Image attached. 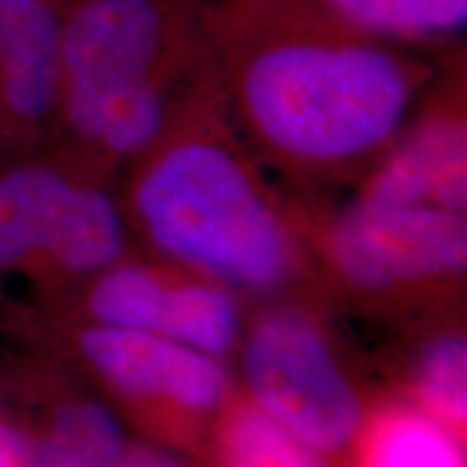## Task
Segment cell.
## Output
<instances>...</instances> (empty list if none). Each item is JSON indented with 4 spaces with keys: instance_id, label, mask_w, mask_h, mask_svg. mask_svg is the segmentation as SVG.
Returning <instances> with one entry per match:
<instances>
[{
    "instance_id": "cell-4",
    "label": "cell",
    "mask_w": 467,
    "mask_h": 467,
    "mask_svg": "<svg viewBox=\"0 0 467 467\" xmlns=\"http://www.w3.org/2000/svg\"><path fill=\"white\" fill-rule=\"evenodd\" d=\"M243 370L254 405L318 452L342 451L361 433L358 389L306 314L275 309L255 320Z\"/></svg>"
},
{
    "instance_id": "cell-15",
    "label": "cell",
    "mask_w": 467,
    "mask_h": 467,
    "mask_svg": "<svg viewBox=\"0 0 467 467\" xmlns=\"http://www.w3.org/2000/svg\"><path fill=\"white\" fill-rule=\"evenodd\" d=\"M221 467H327L320 452L254 402L225 411L217 433Z\"/></svg>"
},
{
    "instance_id": "cell-10",
    "label": "cell",
    "mask_w": 467,
    "mask_h": 467,
    "mask_svg": "<svg viewBox=\"0 0 467 467\" xmlns=\"http://www.w3.org/2000/svg\"><path fill=\"white\" fill-rule=\"evenodd\" d=\"M74 161L22 159L0 171V275L33 268L78 178Z\"/></svg>"
},
{
    "instance_id": "cell-9",
    "label": "cell",
    "mask_w": 467,
    "mask_h": 467,
    "mask_svg": "<svg viewBox=\"0 0 467 467\" xmlns=\"http://www.w3.org/2000/svg\"><path fill=\"white\" fill-rule=\"evenodd\" d=\"M465 121L437 110L402 130L368 175L361 202L381 206H435L465 214Z\"/></svg>"
},
{
    "instance_id": "cell-2",
    "label": "cell",
    "mask_w": 467,
    "mask_h": 467,
    "mask_svg": "<svg viewBox=\"0 0 467 467\" xmlns=\"http://www.w3.org/2000/svg\"><path fill=\"white\" fill-rule=\"evenodd\" d=\"M130 178V206L169 258L230 288L268 295L299 266L285 219L234 141L213 76L186 100Z\"/></svg>"
},
{
    "instance_id": "cell-5",
    "label": "cell",
    "mask_w": 467,
    "mask_h": 467,
    "mask_svg": "<svg viewBox=\"0 0 467 467\" xmlns=\"http://www.w3.org/2000/svg\"><path fill=\"white\" fill-rule=\"evenodd\" d=\"M325 251L337 275L368 295L454 279L467 262L465 214L359 200L329 225Z\"/></svg>"
},
{
    "instance_id": "cell-1",
    "label": "cell",
    "mask_w": 467,
    "mask_h": 467,
    "mask_svg": "<svg viewBox=\"0 0 467 467\" xmlns=\"http://www.w3.org/2000/svg\"><path fill=\"white\" fill-rule=\"evenodd\" d=\"M221 104L268 161L336 175L388 151L431 76L409 46L355 31L306 0H208Z\"/></svg>"
},
{
    "instance_id": "cell-6",
    "label": "cell",
    "mask_w": 467,
    "mask_h": 467,
    "mask_svg": "<svg viewBox=\"0 0 467 467\" xmlns=\"http://www.w3.org/2000/svg\"><path fill=\"white\" fill-rule=\"evenodd\" d=\"M98 325L126 327L182 342L219 358L238 336V307L223 285L169 282L143 266H109L85 295Z\"/></svg>"
},
{
    "instance_id": "cell-13",
    "label": "cell",
    "mask_w": 467,
    "mask_h": 467,
    "mask_svg": "<svg viewBox=\"0 0 467 467\" xmlns=\"http://www.w3.org/2000/svg\"><path fill=\"white\" fill-rule=\"evenodd\" d=\"M42 467H113L124 433L113 411L89 396H61L33 431Z\"/></svg>"
},
{
    "instance_id": "cell-7",
    "label": "cell",
    "mask_w": 467,
    "mask_h": 467,
    "mask_svg": "<svg viewBox=\"0 0 467 467\" xmlns=\"http://www.w3.org/2000/svg\"><path fill=\"white\" fill-rule=\"evenodd\" d=\"M76 350L102 381L128 399L210 413L227 394L217 358L148 331L93 323L76 331Z\"/></svg>"
},
{
    "instance_id": "cell-11",
    "label": "cell",
    "mask_w": 467,
    "mask_h": 467,
    "mask_svg": "<svg viewBox=\"0 0 467 467\" xmlns=\"http://www.w3.org/2000/svg\"><path fill=\"white\" fill-rule=\"evenodd\" d=\"M124 251V219L113 197L78 173L42 258L31 271L48 282L93 277Z\"/></svg>"
},
{
    "instance_id": "cell-16",
    "label": "cell",
    "mask_w": 467,
    "mask_h": 467,
    "mask_svg": "<svg viewBox=\"0 0 467 467\" xmlns=\"http://www.w3.org/2000/svg\"><path fill=\"white\" fill-rule=\"evenodd\" d=\"M413 377V388L426 413L452 431L465 424L467 347L463 334H443L426 344Z\"/></svg>"
},
{
    "instance_id": "cell-17",
    "label": "cell",
    "mask_w": 467,
    "mask_h": 467,
    "mask_svg": "<svg viewBox=\"0 0 467 467\" xmlns=\"http://www.w3.org/2000/svg\"><path fill=\"white\" fill-rule=\"evenodd\" d=\"M0 467H42L33 431L5 418H0Z\"/></svg>"
},
{
    "instance_id": "cell-3",
    "label": "cell",
    "mask_w": 467,
    "mask_h": 467,
    "mask_svg": "<svg viewBox=\"0 0 467 467\" xmlns=\"http://www.w3.org/2000/svg\"><path fill=\"white\" fill-rule=\"evenodd\" d=\"M208 0H67L57 126L78 156L134 161L210 78Z\"/></svg>"
},
{
    "instance_id": "cell-18",
    "label": "cell",
    "mask_w": 467,
    "mask_h": 467,
    "mask_svg": "<svg viewBox=\"0 0 467 467\" xmlns=\"http://www.w3.org/2000/svg\"><path fill=\"white\" fill-rule=\"evenodd\" d=\"M113 467H184V463L171 454L156 451V448L132 446L124 448Z\"/></svg>"
},
{
    "instance_id": "cell-12",
    "label": "cell",
    "mask_w": 467,
    "mask_h": 467,
    "mask_svg": "<svg viewBox=\"0 0 467 467\" xmlns=\"http://www.w3.org/2000/svg\"><path fill=\"white\" fill-rule=\"evenodd\" d=\"M355 31L413 46L454 37L465 28L467 0H306Z\"/></svg>"
},
{
    "instance_id": "cell-19",
    "label": "cell",
    "mask_w": 467,
    "mask_h": 467,
    "mask_svg": "<svg viewBox=\"0 0 467 467\" xmlns=\"http://www.w3.org/2000/svg\"><path fill=\"white\" fill-rule=\"evenodd\" d=\"M61 3H67V0H61Z\"/></svg>"
},
{
    "instance_id": "cell-8",
    "label": "cell",
    "mask_w": 467,
    "mask_h": 467,
    "mask_svg": "<svg viewBox=\"0 0 467 467\" xmlns=\"http://www.w3.org/2000/svg\"><path fill=\"white\" fill-rule=\"evenodd\" d=\"M61 0H0V154H26L57 126Z\"/></svg>"
},
{
    "instance_id": "cell-14",
    "label": "cell",
    "mask_w": 467,
    "mask_h": 467,
    "mask_svg": "<svg viewBox=\"0 0 467 467\" xmlns=\"http://www.w3.org/2000/svg\"><path fill=\"white\" fill-rule=\"evenodd\" d=\"M359 435V467H465L454 431L424 409L385 407Z\"/></svg>"
}]
</instances>
